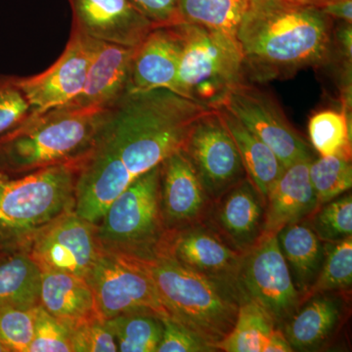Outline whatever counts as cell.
Segmentation results:
<instances>
[{
    "label": "cell",
    "mask_w": 352,
    "mask_h": 352,
    "mask_svg": "<svg viewBox=\"0 0 352 352\" xmlns=\"http://www.w3.org/2000/svg\"><path fill=\"white\" fill-rule=\"evenodd\" d=\"M210 108L166 88L129 92L108 109L80 161L74 210L97 224L139 176L182 148Z\"/></svg>",
    "instance_id": "cell-1"
},
{
    "label": "cell",
    "mask_w": 352,
    "mask_h": 352,
    "mask_svg": "<svg viewBox=\"0 0 352 352\" xmlns=\"http://www.w3.org/2000/svg\"><path fill=\"white\" fill-rule=\"evenodd\" d=\"M333 19L319 9L282 0H251L238 29L245 76L258 82L292 76L327 63Z\"/></svg>",
    "instance_id": "cell-2"
},
{
    "label": "cell",
    "mask_w": 352,
    "mask_h": 352,
    "mask_svg": "<svg viewBox=\"0 0 352 352\" xmlns=\"http://www.w3.org/2000/svg\"><path fill=\"white\" fill-rule=\"evenodd\" d=\"M108 109L60 107L32 113L0 138V176L29 175L82 157Z\"/></svg>",
    "instance_id": "cell-3"
},
{
    "label": "cell",
    "mask_w": 352,
    "mask_h": 352,
    "mask_svg": "<svg viewBox=\"0 0 352 352\" xmlns=\"http://www.w3.org/2000/svg\"><path fill=\"white\" fill-rule=\"evenodd\" d=\"M139 263L152 278L168 316L217 349L237 319L242 302L237 287L189 270L168 256Z\"/></svg>",
    "instance_id": "cell-4"
},
{
    "label": "cell",
    "mask_w": 352,
    "mask_h": 352,
    "mask_svg": "<svg viewBox=\"0 0 352 352\" xmlns=\"http://www.w3.org/2000/svg\"><path fill=\"white\" fill-rule=\"evenodd\" d=\"M82 157L29 175L0 176V235L9 248L73 210Z\"/></svg>",
    "instance_id": "cell-5"
},
{
    "label": "cell",
    "mask_w": 352,
    "mask_h": 352,
    "mask_svg": "<svg viewBox=\"0 0 352 352\" xmlns=\"http://www.w3.org/2000/svg\"><path fill=\"white\" fill-rule=\"evenodd\" d=\"M166 233L160 207V164L136 178L96 224L102 251L138 261L157 258Z\"/></svg>",
    "instance_id": "cell-6"
},
{
    "label": "cell",
    "mask_w": 352,
    "mask_h": 352,
    "mask_svg": "<svg viewBox=\"0 0 352 352\" xmlns=\"http://www.w3.org/2000/svg\"><path fill=\"white\" fill-rule=\"evenodd\" d=\"M179 25L183 44L176 94L217 108L230 88L247 78L239 43L201 25Z\"/></svg>",
    "instance_id": "cell-7"
},
{
    "label": "cell",
    "mask_w": 352,
    "mask_h": 352,
    "mask_svg": "<svg viewBox=\"0 0 352 352\" xmlns=\"http://www.w3.org/2000/svg\"><path fill=\"white\" fill-rule=\"evenodd\" d=\"M217 107L235 116L275 153L284 168L314 157L307 141L292 126L276 99L254 83H236Z\"/></svg>",
    "instance_id": "cell-8"
},
{
    "label": "cell",
    "mask_w": 352,
    "mask_h": 352,
    "mask_svg": "<svg viewBox=\"0 0 352 352\" xmlns=\"http://www.w3.org/2000/svg\"><path fill=\"white\" fill-rule=\"evenodd\" d=\"M102 318L133 311L168 316L149 273L139 261L100 252L87 277Z\"/></svg>",
    "instance_id": "cell-9"
},
{
    "label": "cell",
    "mask_w": 352,
    "mask_h": 352,
    "mask_svg": "<svg viewBox=\"0 0 352 352\" xmlns=\"http://www.w3.org/2000/svg\"><path fill=\"white\" fill-rule=\"evenodd\" d=\"M236 286L242 302L252 300L258 302L279 327L302 302V296L292 279L276 234L263 237L242 256Z\"/></svg>",
    "instance_id": "cell-10"
},
{
    "label": "cell",
    "mask_w": 352,
    "mask_h": 352,
    "mask_svg": "<svg viewBox=\"0 0 352 352\" xmlns=\"http://www.w3.org/2000/svg\"><path fill=\"white\" fill-rule=\"evenodd\" d=\"M182 151L212 201L248 177L232 136L217 109H210L194 122Z\"/></svg>",
    "instance_id": "cell-11"
},
{
    "label": "cell",
    "mask_w": 352,
    "mask_h": 352,
    "mask_svg": "<svg viewBox=\"0 0 352 352\" xmlns=\"http://www.w3.org/2000/svg\"><path fill=\"white\" fill-rule=\"evenodd\" d=\"M41 271L87 276L101 249L96 224L69 210L20 245Z\"/></svg>",
    "instance_id": "cell-12"
},
{
    "label": "cell",
    "mask_w": 352,
    "mask_h": 352,
    "mask_svg": "<svg viewBox=\"0 0 352 352\" xmlns=\"http://www.w3.org/2000/svg\"><path fill=\"white\" fill-rule=\"evenodd\" d=\"M94 39L72 29L66 48L56 62L38 75L16 76L32 113L68 106L80 95L94 51Z\"/></svg>",
    "instance_id": "cell-13"
},
{
    "label": "cell",
    "mask_w": 352,
    "mask_h": 352,
    "mask_svg": "<svg viewBox=\"0 0 352 352\" xmlns=\"http://www.w3.org/2000/svg\"><path fill=\"white\" fill-rule=\"evenodd\" d=\"M265 210V199L245 177L212 201L203 223L231 249L245 254L263 239Z\"/></svg>",
    "instance_id": "cell-14"
},
{
    "label": "cell",
    "mask_w": 352,
    "mask_h": 352,
    "mask_svg": "<svg viewBox=\"0 0 352 352\" xmlns=\"http://www.w3.org/2000/svg\"><path fill=\"white\" fill-rule=\"evenodd\" d=\"M159 256H168L189 270L236 286L244 254L231 249L205 223H198L168 231Z\"/></svg>",
    "instance_id": "cell-15"
},
{
    "label": "cell",
    "mask_w": 352,
    "mask_h": 352,
    "mask_svg": "<svg viewBox=\"0 0 352 352\" xmlns=\"http://www.w3.org/2000/svg\"><path fill=\"white\" fill-rule=\"evenodd\" d=\"M212 203L182 149L160 164V207L166 230L203 223Z\"/></svg>",
    "instance_id": "cell-16"
},
{
    "label": "cell",
    "mask_w": 352,
    "mask_h": 352,
    "mask_svg": "<svg viewBox=\"0 0 352 352\" xmlns=\"http://www.w3.org/2000/svg\"><path fill=\"white\" fill-rule=\"evenodd\" d=\"M72 29L88 38L136 47L155 29L129 0H68Z\"/></svg>",
    "instance_id": "cell-17"
},
{
    "label": "cell",
    "mask_w": 352,
    "mask_h": 352,
    "mask_svg": "<svg viewBox=\"0 0 352 352\" xmlns=\"http://www.w3.org/2000/svg\"><path fill=\"white\" fill-rule=\"evenodd\" d=\"M351 292H321L305 298L282 330L294 351H319L332 344L349 317Z\"/></svg>",
    "instance_id": "cell-18"
},
{
    "label": "cell",
    "mask_w": 352,
    "mask_h": 352,
    "mask_svg": "<svg viewBox=\"0 0 352 352\" xmlns=\"http://www.w3.org/2000/svg\"><path fill=\"white\" fill-rule=\"evenodd\" d=\"M134 48L94 39L85 87L68 106L110 109L131 89V64Z\"/></svg>",
    "instance_id": "cell-19"
},
{
    "label": "cell",
    "mask_w": 352,
    "mask_h": 352,
    "mask_svg": "<svg viewBox=\"0 0 352 352\" xmlns=\"http://www.w3.org/2000/svg\"><path fill=\"white\" fill-rule=\"evenodd\" d=\"M179 25L155 28L134 47L129 92L166 88L176 94L183 44Z\"/></svg>",
    "instance_id": "cell-20"
},
{
    "label": "cell",
    "mask_w": 352,
    "mask_h": 352,
    "mask_svg": "<svg viewBox=\"0 0 352 352\" xmlns=\"http://www.w3.org/2000/svg\"><path fill=\"white\" fill-rule=\"evenodd\" d=\"M311 159H303L284 168L266 196L265 236L274 235L294 222L307 219L319 207L309 178Z\"/></svg>",
    "instance_id": "cell-21"
},
{
    "label": "cell",
    "mask_w": 352,
    "mask_h": 352,
    "mask_svg": "<svg viewBox=\"0 0 352 352\" xmlns=\"http://www.w3.org/2000/svg\"><path fill=\"white\" fill-rule=\"evenodd\" d=\"M39 305L69 331L101 317L85 278L68 273L41 271Z\"/></svg>",
    "instance_id": "cell-22"
},
{
    "label": "cell",
    "mask_w": 352,
    "mask_h": 352,
    "mask_svg": "<svg viewBox=\"0 0 352 352\" xmlns=\"http://www.w3.org/2000/svg\"><path fill=\"white\" fill-rule=\"evenodd\" d=\"M278 244L302 298L314 286L324 258V242L310 226L307 219L280 229Z\"/></svg>",
    "instance_id": "cell-23"
},
{
    "label": "cell",
    "mask_w": 352,
    "mask_h": 352,
    "mask_svg": "<svg viewBox=\"0 0 352 352\" xmlns=\"http://www.w3.org/2000/svg\"><path fill=\"white\" fill-rule=\"evenodd\" d=\"M41 287V268L24 248L0 252V309L38 307Z\"/></svg>",
    "instance_id": "cell-24"
},
{
    "label": "cell",
    "mask_w": 352,
    "mask_h": 352,
    "mask_svg": "<svg viewBox=\"0 0 352 352\" xmlns=\"http://www.w3.org/2000/svg\"><path fill=\"white\" fill-rule=\"evenodd\" d=\"M215 109L232 136L248 178L251 180L261 196L266 199L271 187L283 173V164L275 153L250 131L235 116L226 108Z\"/></svg>",
    "instance_id": "cell-25"
},
{
    "label": "cell",
    "mask_w": 352,
    "mask_h": 352,
    "mask_svg": "<svg viewBox=\"0 0 352 352\" xmlns=\"http://www.w3.org/2000/svg\"><path fill=\"white\" fill-rule=\"evenodd\" d=\"M279 327L272 316L258 302H241L235 325L217 344L219 351L263 352L275 328Z\"/></svg>",
    "instance_id": "cell-26"
},
{
    "label": "cell",
    "mask_w": 352,
    "mask_h": 352,
    "mask_svg": "<svg viewBox=\"0 0 352 352\" xmlns=\"http://www.w3.org/2000/svg\"><path fill=\"white\" fill-rule=\"evenodd\" d=\"M250 3L251 0H179L178 10L182 23L201 25L236 38Z\"/></svg>",
    "instance_id": "cell-27"
},
{
    "label": "cell",
    "mask_w": 352,
    "mask_h": 352,
    "mask_svg": "<svg viewBox=\"0 0 352 352\" xmlns=\"http://www.w3.org/2000/svg\"><path fill=\"white\" fill-rule=\"evenodd\" d=\"M163 316L152 311H133L107 319L118 351L157 352L163 336Z\"/></svg>",
    "instance_id": "cell-28"
},
{
    "label": "cell",
    "mask_w": 352,
    "mask_h": 352,
    "mask_svg": "<svg viewBox=\"0 0 352 352\" xmlns=\"http://www.w3.org/2000/svg\"><path fill=\"white\" fill-rule=\"evenodd\" d=\"M351 112L324 110L309 120L308 132L311 145L319 156H337L351 161Z\"/></svg>",
    "instance_id": "cell-29"
},
{
    "label": "cell",
    "mask_w": 352,
    "mask_h": 352,
    "mask_svg": "<svg viewBox=\"0 0 352 352\" xmlns=\"http://www.w3.org/2000/svg\"><path fill=\"white\" fill-rule=\"evenodd\" d=\"M352 236L336 242H324V258L316 281L302 298L321 292H351Z\"/></svg>",
    "instance_id": "cell-30"
},
{
    "label": "cell",
    "mask_w": 352,
    "mask_h": 352,
    "mask_svg": "<svg viewBox=\"0 0 352 352\" xmlns=\"http://www.w3.org/2000/svg\"><path fill=\"white\" fill-rule=\"evenodd\" d=\"M309 178L319 206L338 198L352 186L351 161L337 156H320L309 164Z\"/></svg>",
    "instance_id": "cell-31"
},
{
    "label": "cell",
    "mask_w": 352,
    "mask_h": 352,
    "mask_svg": "<svg viewBox=\"0 0 352 352\" xmlns=\"http://www.w3.org/2000/svg\"><path fill=\"white\" fill-rule=\"evenodd\" d=\"M307 220L323 242H336L352 236L351 191L319 206Z\"/></svg>",
    "instance_id": "cell-32"
},
{
    "label": "cell",
    "mask_w": 352,
    "mask_h": 352,
    "mask_svg": "<svg viewBox=\"0 0 352 352\" xmlns=\"http://www.w3.org/2000/svg\"><path fill=\"white\" fill-rule=\"evenodd\" d=\"M38 307L0 309V342L7 352H29Z\"/></svg>",
    "instance_id": "cell-33"
},
{
    "label": "cell",
    "mask_w": 352,
    "mask_h": 352,
    "mask_svg": "<svg viewBox=\"0 0 352 352\" xmlns=\"http://www.w3.org/2000/svg\"><path fill=\"white\" fill-rule=\"evenodd\" d=\"M31 113V106L16 82V76H0V138Z\"/></svg>",
    "instance_id": "cell-34"
},
{
    "label": "cell",
    "mask_w": 352,
    "mask_h": 352,
    "mask_svg": "<svg viewBox=\"0 0 352 352\" xmlns=\"http://www.w3.org/2000/svg\"><path fill=\"white\" fill-rule=\"evenodd\" d=\"M29 352H72L71 331L41 305Z\"/></svg>",
    "instance_id": "cell-35"
},
{
    "label": "cell",
    "mask_w": 352,
    "mask_h": 352,
    "mask_svg": "<svg viewBox=\"0 0 352 352\" xmlns=\"http://www.w3.org/2000/svg\"><path fill=\"white\" fill-rule=\"evenodd\" d=\"M72 352H117L107 320L97 317L71 330Z\"/></svg>",
    "instance_id": "cell-36"
},
{
    "label": "cell",
    "mask_w": 352,
    "mask_h": 352,
    "mask_svg": "<svg viewBox=\"0 0 352 352\" xmlns=\"http://www.w3.org/2000/svg\"><path fill=\"white\" fill-rule=\"evenodd\" d=\"M164 331L157 352H214L219 351L207 340L182 323L164 317Z\"/></svg>",
    "instance_id": "cell-37"
},
{
    "label": "cell",
    "mask_w": 352,
    "mask_h": 352,
    "mask_svg": "<svg viewBox=\"0 0 352 352\" xmlns=\"http://www.w3.org/2000/svg\"><path fill=\"white\" fill-rule=\"evenodd\" d=\"M178 1L179 0H129L155 28L182 24Z\"/></svg>",
    "instance_id": "cell-38"
},
{
    "label": "cell",
    "mask_w": 352,
    "mask_h": 352,
    "mask_svg": "<svg viewBox=\"0 0 352 352\" xmlns=\"http://www.w3.org/2000/svg\"><path fill=\"white\" fill-rule=\"evenodd\" d=\"M352 25L351 23L342 22L333 32V44H335L344 62L351 64Z\"/></svg>",
    "instance_id": "cell-39"
},
{
    "label": "cell",
    "mask_w": 352,
    "mask_h": 352,
    "mask_svg": "<svg viewBox=\"0 0 352 352\" xmlns=\"http://www.w3.org/2000/svg\"><path fill=\"white\" fill-rule=\"evenodd\" d=\"M331 19L352 23V0H338L319 9Z\"/></svg>",
    "instance_id": "cell-40"
},
{
    "label": "cell",
    "mask_w": 352,
    "mask_h": 352,
    "mask_svg": "<svg viewBox=\"0 0 352 352\" xmlns=\"http://www.w3.org/2000/svg\"><path fill=\"white\" fill-rule=\"evenodd\" d=\"M294 351L291 344L281 327H276L270 336L263 352H292Z\"/></svg>",
    "instance_id": "cell-41"
},
{
    "label": "cell",
    "mask_w": 352,
    "mask_h": 352,
    "mask_svg": "<svg viewBox=\"0 0 352 352\" xmlns=\"http://www.w3.org/2000/svg\"><path fill=\"white\" fill-rule=\"evenodd\" d=\"M282 1L291 4V6L320 9L328 4L338 1V0H282Z\"/></svg>",
    "instance_id": "cell-42"
},
{
    "label": "cell",
    "mask_w": 352,
    "mask_h": 352,
    "mask_svg": "<svg viewBox=\"0 0 352 352\" xmlns=\"http://www.w3.org/2000/svg\"><path fill=\"white\" fill-rule=\"evenodd\" d=\"M8 245H7L6 241L4 240V238L0 235V252L3 251L4 249H7Z\"/></svg>",
    "instance_id": "cell-43"
},
{
    "label": "cell",
    "mask_w": 352,
    "mask_h": 352,
    "mask_svg": "<svg viewBox=\"0 0 352 352\" xmlns=\"http://www.w3.org/2000/svg\"><path fill=\"white\" fill-rule=\"evenodd\" d=\"M0 352H7L6 347L0 342Z\"/></svg>",
    "instance_id": "cell-44"
}]
</instances>
